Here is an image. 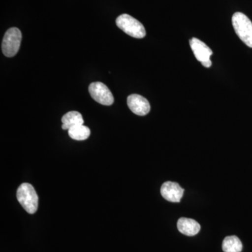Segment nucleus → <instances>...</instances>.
I'll return each instance as SVG.
<instances>
[{
	"instance_id": "nucleus-3",
	"label": "nucleus",
	"mask_w": 252,
	"mask_h": 252,
	"mask_svg": "<svg viewBox=\"0 0 252 252\" xmlns=\"http://www.w3.org/2000/svg\"><path fill=\"white\" fill-rule=\"evenodd\" d=\"M118 28L132 37L142 39L146 36L143 25L135 18L128 14H122L116 21Z\"/></svg>"
},
{
	"instance_id": "nucleus-4",
	"label": "nucleus",
	"mask_w": 252,
	"mask_h": 252,
	"mask_svg": "<svg viewBox=\"0 0 252 252\" xmlns=\"http://www.w3.org/2000/svg\"><path fill=\"white\" fill-rule=\"evenodd\" d=\"M22 34L17 28H11L5 33L3 38L1 49L6 57H14L17 54L21 46Z\"/></svg>"
},
{
	"instance_id": "nucleus-1",
	"label": "nucleus",
	"mask_w": 252,
	"mask_h": 252,
	"mask_svg": "<svg viewBox=\"0 0 252 252\" xmlns=\"http://www.w3.org/2000/svg\"><path fill=\"white\" fill-rule=\"evenodd\" d=\"M16 197L18 202L28 213L32 215L37 211L39 199L35 189L31 184L23 183L20 185Z\"/></svg>"
},
{
	"instance_id": "nucleus-9",
	"label": "nucleus",
	"mask_w": 252,
	"mask_h": 252,
	"mask_svg": "<svg viewBox=\"0 0 252 252\" xmlns=\"http://www.w3.org/2000/svg\"><path fill=\"white\" fill-rule=\"evenodd\" d=\"M177 228L182 234L193 236L200 232V225L196 220L183 217L180 218L177 222Z\"/></svg>"
},
{
	"instance_id": "nucleus-10",
	"label": "nucleus",
	"mask_w": 252,
	"mask_h": 252,
	"mask_svg": "<svg viewBox=\"0 0 252 252\" xmlns=\"http://www.w3.org/2000/svg\"><path fill=\"white\" fill-rule=\"evenodd\" d=\"M62 123L63 130H68L74 126L84 125V121L80 113L72 111L63 116Z\"/></svg>"
},
{
	"instance_id": "nucleus-11",
	"label": "nucleus",
	"mask_w": 252,
	"mask_h": 252,
	"mask_svg": "<svg viewBox=\"0 0 252 252\" xmlns=\"http://www.w3.org/2000/svg\"><path fill=\"white\" fill-rule=\"evenodd\" d=\"M222 249L224 252H241L243 244L235 235L226 237L222 244Z\"/></svg>"
},
{
	"instance_id": "nucleus-7",
	"label": "nucleus",
	"mask_w": 252,
	"mask_h": 252,
	"mask_svg": "<svg viewBox=\"0 0 252 252\" xmlns=\"http://www.w3.org/2000/svg\"><path fill=\"white\" fill-rule=\"evenodd\" d=\"M129 109L136 115L145 116L150 112L151 107L149 101L140 94H132L127 99Z\"/></svg>"
},
{
	"instance_id": "nucleus-6",
	"label": "nucleus",
	"mask_w": 252,
	"mask_h": 252,
	"mask_svg": "<svg viewBox=\"0 0 252 252\" xmlns=\"http://www.w3.org/2000/svg\"><path fill=\"white\" fill-rule=\"evenodd\" d=\"M190 46L194 56L199 62L201 63L204 67L207 68L211 67L212 61L210 60L212 55L211 49L197 38L190 39Z\"/></svg>"
},
{
	"instance_id": "nucleus-12",
	"label": "nucleus",
	"mask_w": 252,
	"mask_h": 252,
	"mask_svg": "<svg viewBox=\"0 0 252 252\" xmlns=\"http://www.w3.org/2000/svg\"><path fill=\"white\" fill-rule=\"evenodd\" d=\"M68 134L73 140L82 141L89 138L91 135V130L87 126L79 125L69 128Z\"/></svg>"
},
{
	"instance_id": "nucleus-2",
	"label": "nucleus",
	"mask_w": 252,
	"mask_h": 252,
	"mask_svg": "<svg viewBox=\"0 0 252 252\" xmlns=\"http://www.w3.org/2000/svg\"><path fill=\"white\" fill-rule=\"evenodd\" d=\"M232 23L239 38L252 48V23L250 18L243 13L237 12L232 17Z\"/></svg>"
},
{
	"instance_id": "nucleus-5",
	"label": "nucleus",
	"mask_w": 252,
	"mask_h": 252,
	"mask_svg": "<svg viewBox=\"0 0 252 252\" xmlns=\"http://www.w3.org/2000/svg\"><path fill=\"white\" fill-rule=\"evenodd\" d=\"M89 91L92 98L99 104L109 106L114 103V96L109 88L103 83H92L89 86Z\"/></svg>"
},
{
	"instance_id": "nucleus-8",
	"label": "nucleus",
	"mask_w": 252,
	"mask_h": 252,
	"mask_svg": "<svg viewBox=\"0 0 252 252\" xmlns=\"http://www.w3.org/2000/svg\"><path fill=\"white\" fill-rule=\"evenodd\" d=\"M185 190L175 182H167L162 185L160 193L165 200L172 203H179L184 195Z\"/></svg>"
}]
</instances>
